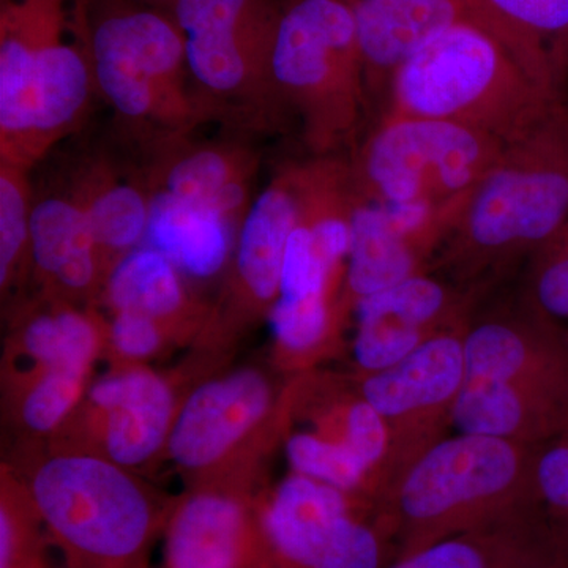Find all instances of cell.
<instances>
[{
	"label": "cell",
	"instance_id": "6da1fadb",
	"mask_svg": "<svg viewBox=\"0 0 568 568\" xmlns=\"http://www.w3.org/2000/svg\"><path fill=\"white\" fill-rule=\"evenodd\" d=\"M91 0H0V162L31 171L81 125Z\"/></svg>",
	"mask_w": 568,
	"mask_h": 568
},
{
	"label": "cell",
	"instance_id": "7a4b0ae2",
	"mask_svg": "<svg viewBox=\"0 0 568 568\" xmlns=\"http://www.w3.org/2000/svg\"><path fill=\"white\" fill-rule=\"evenodd\" d=\"M390 100L386 115L458 122L506 145L525 140L562 108L559 92L467 18L396 71Z\"/></svg>",
	"mask_w": 568,
	"mask_h": 568
},
{
	"label": "cell",
	"instance_id": "3957f363",
	"mask_svg": "<svg viewBox=\"0 0 568 568\" xmlns=\"http://www.w3.org/2000/svg\"><path fill=\"white\" fill-rule=\"evenodd\" d=\"M89 44L95 91L149 149L211 121L170 11L134 0L91 2Z\"/></svg>",
	"mask_w": 568,
	"mask_h": 568
},
{
	"label": "cell",
	"instance_id": "277c9868",
	"mask_svg": "<svg viewBox=\"0 0 568 568\" xmlns=\"http://www.w3.org/2000/svg\"><path fill=\"white\" fill-rule=\"evenodd\" d=\"M568 223V111L560 108L525 140L507 145L469 194L444 256L463 276L536 252Z\"/></svg>",
	"mask_w": 568,
	"mask_h": 568
},
{
	"label": "cell",
	"instance_id": "5b68a950",
	"mask_svg": "<svg viewBox=\"0 0 568 568\" xmlns=\"http://www.w3.org/2000/svg\"><path fill=\"white\" fill-rule=\"evenodd\" d=\"M283 115L293 112L315 156L349 144L368 102L353 6L346 0L283 3L272 51Z\"/></svg>",
	"mask_w": 568,
	"mask_h": 568
},
{
	"label": "cell",
	"instance_id": "8992f818",
	"mask_svg": "<svg viewBox=\"0 0 568 568\" xmlns=\"http://www.w3.org/2000/svg\"><path fill=\"white\" fill-rule=\"evenodd\" d=\"M33 510L74 558L121 567L144 549L155 510L126 467L81 448L39 459L28 478Z\"/></svg>",
	"mask_w": 568,
	"mask_h": 568
},
{
	"label": "cell",
	"instance_id": "52a82bcc",
	"mask_svg": "<svg viewBox=\"0 0 568 568\" xmlns=\"http://www.w3.org/2000/svg\"><path fill=\"white\" fill-rule=\"evenodd\" d=\"M197 99L211 119L268 129L283 112L272 81L278 0H174Z\"/></svg>",
	"mask_w": 568,
	"mask_h": 568
},
{
	"label": "cell",
	"instance_id": "ba28073f",
	"mask_svg": "<svg viewBox=\"0 0 568 568\" xmlns=\"http://www.w3.org/2000/svg\"><path fill=\"white\" fill-rule=\"evenodd\" d=\"M506 148L463 123L384 115L349 164L366 203L444 205L469 196Z\"/></svg>",
	"mask_w": 568,
	"mask_h": 568
},
{
	"label": "cell",
	"instance_id": "9c48e42d",
	"mask_svg": "<svg viewBox=\"0 0 568 568\" xmlns=\"http://www.w3.org/2000/svg\"><path fill=\"white\" fill-rule=\"evenodd\" d=\"M538 448L496 437H443L398 477L386 497L414 526H437L537 495Z\"/></svg>",
	"mask_w": 568,
	"mask_h": 568
},
{
	"label": "cell",
	"instance_id": "30bf717a",
	"mask_svg": "<svg viewBox=\"0 0 568 568\" xmlns=\"http://www.w3.org/2000/svg\"><path fill=\"white\" fill-rule=\"evenodd\" d=\"M466 323L437 332L405 361L373 375L357 376L358 392L390 436L387 489L426 448L443 439L466 383Z\"/></svg>",
	"mask_w": 568,
	"mask_h": 568
},
{
	"label": "cell",
	"instance_id": "8fae6325",
	"mask_svg": "<svg viewBox=\"0 0 568 568\" xmlns=\"http://www.w3.org/2000/svg\"><path fill=\"white\" fill-rule=\"evenodd\" d=\"M282 416V399L261 369H234L200 384L179 406L166 452L174 465L209 474L241 454Z\"/></svg>",
	"mask_w": 568,
	"mask_h": 568
},
{
	"label": "cell",
	"instance_id": "7c38bea8",
	"mask_svg": "<svg viewBox=\"0 0 568 568\" xmlns=\"http://www.w3.org/2000/svg\"><path fill=\"white\" fill-rule=\"evenodd\" d=\"M354 497L291 473L268 497L264 536L272 549L301 568H377L379 545L351 514Z\"/></svg>",
	"mask_w": 568,
	"mask_h": 568
},
{
	"label": "cell",
	"instance_id": "4fadbf2b",
	"mask_svg": "<svg viewBox=\"0 0 568 568\" xmlns=\"http://www.w3.org/2000/svg\"><path fill=\"white\" fill-rule=\"evenodd\" d=\"M294 164H286L250 205L235 239L226 286L203 331L222 335L271 315L280 297L284 254L297 222Z\"/></svg>",
	"mask_w": 568,
	"mask_h": 568
},
{
	"label": "cell",
	"instance_id": "5bb4252c",
	"mask_svg": "<svg viewBox=\"0 0 568 568\" xmlns=\"http://www.w3.org/2000/svg\"><path fill=\"white\" fill-rule=\"evenodd\" d=\"M84 405L100 455L130 470L166 448L181 406L171 381L144 365H121L93 381Z\"/></svg>",
	"mask_w": 568,
	"mask_h": 568
},
{
	"label": "cell",
	"instance_id": "9a60e30c",
	"mask_svg": "<svg viewBox=\"0 0 568 568\" xmlns=\"http://www.w3.org/2000/svg\"><path fill=\"white\" fill-rule=\"evenodd\" d=\"M145 170L153 192H163L220 213L241 230L260 156L235 142H193L190 136L149 149Z\"/></svg>",
	"mask_w": 568,
	"mask_h": 568
},
{
	"label": "cell",
	"instance_id": "2e32d148",
	"mask_svg": "<svg viewBox=\"0 0 568 568\" xmlns=\"http://www.w3.org/2000/svg\"><path fill=\"white\" fill-rule=\"evenodd\" d=\"M465 354L466 377L523 384L568 398L564 332L537 315L491 317L467 325Z\"/></svg>",
	"mask_w": 568,
	"mask_h": 568
},
{
	"label": "cell",
	"instance_id": "e0dca14e",
	"mask_svg": "<svg viewBox=\"0 0 568 568\" xmlns=\"http://www.w3.org/2000/svg\"><path fill=\"white\" fill-rule=\"evenodd\" d=\"M31 264L44 295L80 305L102 297L106 278L99 250L71 189L33 200Z\"/></svg>",
	"mask_w": 568,
	"mask_h": 568
},
{
	"label": "cell",
	"instance_id": "ac0fdd59",
	"mask_svg": "<svg viewBox=\"0 0 568 568\" xmlns=\"http://www.w3.org/2000/svg\"><path fill=\"white\" fill-rule=\"evenodd\" d=\"M353 10L368 93L467 18L462 0H355Z\"/></svg>",
	"mask_w": 568,
	"mask_h": 568
},
{
	"label": "cell",
	"instance_id": "d6986e66",
	"mask_svg": "<svg viewBox=\"0 0 568 568\" xmlns=\"http://www.w3.org/2000/svg\"><path fill=\"white\" fill-rule=\"evenodd\" d=\"M452 425L465 435L541 446L568 432V398L523 384L466 377Z\"/></svg>",
	"mask_w": 568,
	"mask_h": 568
},
{
	"label": "cell",
	"instance_id": "ffe728a7",
	"mask_svg": "<svg viewBox=\"0 0 568 568\" xmlns=\"http://www.w3.org/2000/svg\"><path fill=\"white\" fill-rule=\"evenodd\" d=\"M252 549L248 507L237 493L207 488L175 508L166 534L170 568H245Z\"/></svg>",
	"mask_w": 568,
	"mask_h": 568
},
{
	"label": "cell",
	"instance_id": "44dd1931",
	"mask_svg": "<svg viewBox=\"0 0 568 568\" xmlns=\"http://www.w3.org/2000/svg\"><path fill=\"white\" fill-rule=\"evenodd\" d=\"M71 192L84 207L99 250L104 278L148 235L152 190L145 174L121 175L108 159L84 162Z\"/></svg>",
	"mask_w": 568,
	"mask_h": 568
},
{
	"label": "cell",
	"instance_id": "7402d4cb",
	"mask_svg": "<svg viewBox=\"0 0 568 568\" xmlns=\"http://www.w3.org/2000/svg\"><path fill=\"white\" fill-rule=\"evenodd\" d=\"M467 20L495 36L537 81L559 92L568 67V0H476Z\"/></svg>",
	"mask_w": 568,
	"mask_h": 568
},
{
	"label": "cell",
	"instance_id": "603a6c76",
	"mask_svg": "<svg viewBox=\"0 0 568 568\" xmlns=\"http://www.w3.org/2000/svg\"><path fill=\"white\" fill-rule=\"evenodd\" d=\"M11 347L28 362L17 383L51 368L91 372L106 347V320L91 308L43 294L39 304L18 316Z\"/></svg>",
	"mask_w": 568,
	"mask_h": 568
},
{
	"label": "cell",
	"instance_id": "cb8c5ba5",
	"mask_svg": "<svg viewBox=\"0 0 568 568\" xmlns=\"http://www.w3.org/2000/svg\"><path fill=\"white\" fill-rule=\"evenodd\" d=\"M102 298L110 313H140L166 325L175 336L203 331L211 313L194 301L181 271L149 245L133 250L115 265Z\"/></svg>",
	"mask_w": 568,
	"mask_h": 568
},
{
	"label": "cell",
	"instance_id": "d4e9b609",
	"mask_svg": "<svg viewBox=\"0 0 568 568\" xmlns=\"http://www.w3.org/2000/svg\"><path fill=\"white\" fill-rule=\"evenodd\" d=\"M428 256L396 230L384 205L358 197L353 215V244L338 301L343 323L346 325L358 302L425 272Z\"/></svg>",
	"mask_w": 568,
	"mask_h": 568
},
{
	"label": "cell",
	"instance_id": "484cf974",
	"mask_svg": "<svg viewBox=\"0 0 568 568\" xmlns=\"http://www.w3.org/2000/svg\"><path fill=\"white\" fill-rule=\"evenodd\" d=\"M239 227L220 213L153 192L145 245L159 250L194 280L222 274L233 257Z\"/></svg>",
	"mask_w": 568,
	"mask_h": 568
},
{
	"label": "cell",
	"instance_id": "4316f807",
	"mask_svg": "<svg viewBox=\"0 0 568 568\" xmlns=\"http://www.w3.org/2000/svg\"><path fill=\"white\" fill-rule=\"evenodd\" d=\"M276 358L286 369H305L335 351L345 323L338 301L313 297L276 301L271 315Z\"/></svg>",
	"mask_w": 568,
	"mask_h": 568
},
{
	"label": "cell",
	"instance_id": "83f0119b",
	"mask_svg": "<svg viewBox=\"0 0 568 568\" xmlns=\"http://www.w3.org/2000/svg\"><path fill=\"white\" fill-rule=\"evenodd\" d=\"M465 297L425 272L364 298L355 317H390L422 331L436 332L466 323Z\"/></svg>",
	"mask_w": 568,
	"mask_h": 568
},
{
	"label": "cell",
	"instance_id": "f1b7e54d",
	"mask_svg": "<svg viewBox=\"0 0 568 568\" xmlns=\"http://www.w3.org/2000/svg\"><path fill=\"white\" fill-rule=\"evenodd\" d=\"M284 450L293 473L339 489L351 497L376 495L375 480L368 467L351 448L312 432L290 433Z\"/></svg>",
	"mask_w": 568,
	"mask_h": 568
},
{
	"label": "cell",
	"instance_id": "f546056e",
	"mask_svg": "<svg viewBox=\"0 0 568 568\" xmlns=\"http://www.w3.org/2000/svg\"><path fill=\"white\" fill-rule=\"evenodd\" d=\"M91 372L51 368L17 383L18 417L33 435H50L70 420L85 394Z\"/></svg>",
	"mask_w": 568,
	"mask_h": 568
},
{
	"label": "cell",
	"instance_id": "4dcf8cb0",
	"mask_svg": "<svg viewBox=\"0 0 568 568\" xmlns=\"http://www.w3.org/2000/svg\"><path fill=\"white\" fill-rule=\"evenodd\" d=\"M31 171L0 162V287L6 294L31 264Z\"/></svg>",
	"mask_w": 568,
	"mask_h": 568
},
{
	"label": "cell",
	"instance_id": "1f68e13d",
	"mask_svg": "<svg viewBox=\"0 0 568 568\" xmlns=\"http://www.w3.org/2000/svg\"><path fill=\"white\" fill-rule=\"evenodd\" d=\"M355 321L353 358L357 376L392 368L435 335L390 317H355Z\"/></svg>",
	"mask_w": 568,
	"mask_h": 568
},
{
	"label": "cell",
	"instance_id": "d6a6232c",
	"mask_svg": "<svg viewBox=\"0 0 568 568\" xmlns=\"http://www.w3.org/2000/svg\"><path fill=\"white\" fill-rule=\"evenodd\" d=\"M529 290L534 315L568 321V223L534 252Z\"/></svg>",
	"mask_w": 568,
	"mask_h": 568
},
{
	"label": "cell",
	"instance_id": "836d02e7",
	"mask_svg": "<svg viewBox=\"0 0 568 568\" xmlns=\"http://www.w3.org/2000/svg\"><path fill=\"white\" fill-rule=\"evenodd\" d=\"M173 338L175 335L166 325L140 313H111L106 321V347L122 365H142L162 353Z\"/></svg>",
	"mask_w": 568,
	"mask_h": 568
},
{
	"label": "cell",
	"instance_id": "e575fe53",
	"mask_svg": "<svg viewBox=\"0 0 568 568\" xmlns=\"http://www.w3.org/2000/svg\"><path fill=\"white\" fill-rule=\"evenodd\" d=\"M536 489L552 510L568 518V432L538 448Z\"/></svg>",
	"mask_w": 568,
	"mask_h": 568
},
{
	"label": "cell",
	"instance_id": "d590c367",
	"mask_svg": "<svg viewBox=\"0 0 568 568\" xmlns=\"http://www.w3.org/2000/svg\"><path fill=\"white\" fill-rule=\"evenodd\" d=\"M394 568H488V559L473 541L447 540L414 552Z\"/></svg>",
	"mask_w": 568,
	"mask_h": 568
},
{
	"label": "cell",
	"instance_id": "8d00e7d4",
	"mask_svg": "<svg viewBox=\"0 0 568 568\" xmlns=\"http://www.w3.org/2000/svg\"><path fill=\"white\" fill-rule=\"evenodd\" d=\"M134 2H141V3H168V6H171V3L174 2V0H134Z\"/></svg>",
	"mask_w": 568,
	"mask_h": 568
},
{
	"label": "cell",
	"instance_id": "74e56055",
	"mask_svg": "<svg viewBox=\"0 0 568 568\" xmlns=\"http://www.w3.org/2000/svg\"><path fill=\"white\" fill-rule=\"evenodd\" d=\"M463 3H465L466 10L469 11L470 7L476 3V0H462Z\"/></svg>",
	"mask_w": 568,
	"mask_h": 568
},
{
	"label": "cell",
	"instance_id": "f35d334b",
	"mask_svg": "<svg viewBox=\"0 0 568 568\" xmlns=\"http://www.w3.org/2000/svg\"><path fill=\"white\" fill-rule=\"evenodd\" d=\"M564 338H566L567 347H568V332H564Z\"/></svg>",
	"mask_w": 568,
	"mask_h": 568
},
{
	"label": "cell",
	"instance_id": "ab89813d",
	"mask_svg": "<svg viewBox=\"0 0 568 568\" xmlns=\"http://www.w3.org/2000/svg\"><path fill=\"white\" fill-rule=\"evenodd\" d=\"M346 2H349L351 6H353V3L355 2V0H346Z\"/></svg>",
	"mask_w": 568,
	"mask_h": 568
}]
</instances>
